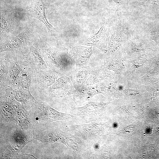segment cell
I'll list each match as a JSON object with an SVG mask.
<instances>
[{
    "label": "cell",
    "instance_id": "1",
    "mask_svg": "<svg viewBox=\"0 0 159 159\" xmlns=\"http://www.w3.org/2000/svg\"><path fill=\"white\" fill-rule=\"evenodd\" d=\"M29 52L26 55L17 54V59L20 66L27 67L34 70H37L47 67L42 56L38 49L29 43Z\"/></svg>",
    "mask_w": 159,
    "mask_h": 159
},
{
    "label": "cell",
    "instance_id": "2",
    "mask_svg": "<svg viewBox=\"0 0 159 159\" xmlns=\"http://www.w3.org/2000/svg\"><path fill=\"white\" fill-rule=\"evenodd\" d=\"M30 29L27 28L16 37L1 44L0 53L7 51H16L23 53L29 47Z\"/></svg>",
    "mask_w": 159,
    "mask_h": 159
},
{
    "label": "cell",
    "instance_id": "3",
    "mask_svg": "<svg viewBox=\"0 0 159 159\" xmlns=\"http://www.w3.org/2000/svg\"><path fill=\"white\" fill-rule=\"evenodd\" d=\"M17 52L9 51V71L7 86L3 92L13 91L19 88V78L22 69L17 59Z\"/></svg>",
    "mask_w": 159,
    "mask_h": 159
},
{
    "label": "cell",
    "instance_id": "4",
    "mask_svg": "<svg viewBox=\"0 0 159 159\" xmlns=\"http://www.w3.org/2000/svg\"><path fill=\"white\" fill-rule=\"evenodd\" d=\"M45 8L42 0H35L29 10V15L42 22L50 33L55 29L48 21L45 12Z\"/></svg>",
    "mask_w": 159,
    "mask_h": 159
},
{
    "label": "cell",
    "instance_id": "5",
    "mask_svg": "<svg viewBox=\"0 0 159 159\" xmlns=\"http://www.w3.org/2000/svg\"><path fill=\"white\" fill-rule=\"evenodd\" d=\"M0 93L5 91L7 84L9 71V51L1 53L0 54Z\"/></svg>",
    "mask_w": 159,
    "mask_h": 159
},
{
    "label": "cell",
    "instance_id": "6",
    "mask_svg": "<svg viewBox=\"0 0 159 159\" xmlns=\"http://www.w3.org/2000/svg\"><path fill=\"white\" fill-rule=\"evenodd\" d=\"M0 14L1 32L5 34H8L14 29L13 18L10 13L2 12Z\"/></svg>",
    "mask_w": 159,
    "mask_h": 159
},
{
    "label": "cell",
    "instance_id": "7",
    "mask_svg": "<svg viewBox=\"0 0 159 159\" xmlns=\"http://www.w3.org/2000/svg\"><path fill=\"white\" fill-rule=\"evenodd\" d=\"M20 67L22 69L19 78V88L29 90L34 70L25 67Z\"/></svg>",
    "mask_w": 159,
    "mask_h": 159
}]
</instances>
